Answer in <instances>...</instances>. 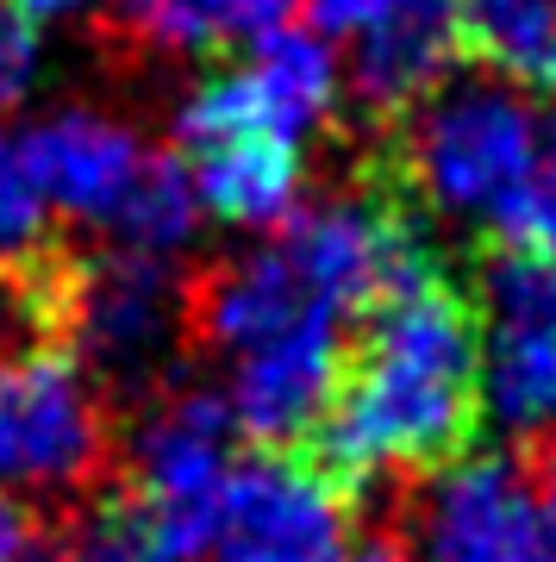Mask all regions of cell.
<instances>
[{"label": "cell", "mask_w": 556, "mask_h": 562, "mask_svg": "<svg viewBox=\"0 0 556 562\" xmlns=\"http://www.w3.org/2000/svg\"><path fill=\"white\" fill-rule=\"evenodd\" d=\"M481 425V331L476 301L444 269L400 281L363 313L344 350L338 394L313 431V462L344 487L388 469H425L469 450Z\"/></svg>", "instance_id": "6da1fadb"}, {"label": "cell", "mask_w": 556, "mask_h": 562, "mask_svg": "<svg viewBox=\"0 0 556 562\" xmlns=\"http://www.w3.org/2000/svg\"><path fill=\"white\" fill-rule=\"evenodd\" d=\"M537 132L525 88L488 76H444L400 125V157L419 201L500 232L537 169Z\"/></svg>", "instance_id": "7a4b0ae2"}, {"label": "cell", "mask_w": 556, "mask_h": 562, "mask_svg": "<svg viewBox=\"0 0 556 562\" xmlns=\"http://www.w3.org/2000/svg\"><path fill=\"white\" fill-rule=\"evenodd\" d=\"M188 325L169 257L144 250H100L81 262H51L44 281V344L81 362V375L144 382Z\"/></svg>", "instance_id": "3957f363"}, {"label": "cell", "mask_w": 556, "mask_h": 562, "mask_svg": "<svg viewBox=\"0 0 556 562\" xmlns=\"http://www.w3.org/2000/svg\"><path fill=\"white\" fill-rule=\"evenodd\" d=\"M238 469V419L219 387H163L132 425V506L176 562H200Z\"/></svg>", "instance_id": "277c9868"}, {"label": "cell", "mask_w": 556, "mask_h": 562, "mask_svg": "<svg viewBox=\"0 0 556 562\" xmlns=\"http://www.w3.org/2000/svg\"><path fill=\"white\" fill-rule=\"evenodd\" d=\"M344 88L338 50L319 32H294L276 25L251 38L244 63L207 76L181 101L176 113V144L200 150L219 138H276V144H307L319 125L332 120Z\"/></svg>", "instance_id": "5b68a950"}, {"label": "cell", "mask_w": 556, "mask_h": 562, "mask_svg": "<svg viewBox=\"0 0 556 562\" xmlns=\"http://www.w3.org/2000/svg\"><path fill=\"white\" fill-rule=\"evenodd\" d=\"M351 487L300 450H263L232 469L200 562H351Z\"/></svg>", "instance_id": "8992f818"}, {"label": "cell", "mask_w": 556, "mask_h": 562, "mask_svg": "<svg viewBox=\"0 0 556 562\" xmlns=\"http://www.w3.org/2000/svg\"><path fill=\"white\" fill-rule=\"evenodd\" d=\"M481 413L507 431H556V262L494 250L481 269Z\"/></svg>", "instance_id": "52a82bcc"}, {"label": "cell", "mask_w": 556, "mask_h": 562, "mask_svg": "<svg viewBox=\"0 0 556 562\" xmlns=\"http://www.w3.org/2000/svg\"><path fill=\"white\" fill-rule=\"evenodd\" d=\"M100 443V401L76 357L57 344L0 350V494L88 482Z\"/></svg>", "instance_id": "ba28073f"}, {"label": "cell", "mask_w": 556, "mask_h": 562, "mask_svg": "<svg viewBox=\"0 0 556 562\" xmlns=\"http://www.w3.org/2000/svg\"><path fill=\"white\" fill-rule=\"evenodd\" d=\"M407 562H537V475L513 450L437 462L400 538Z\"/></svg>", "instance_id": "9c48e42d"}, {"label": "cell", "mask_w": 556, "mask_h": 562, "mask_svg": "<svg viewBox=\"0 0 556 562\" xmlns=\"http://www.w3.org/2000/svg\"><path fill=\"white\" fill-rule=\"evenodd\" d=\"M20 150H25V169L38 181L51 220H76V225H94V232H120L125 206L138 194L144 169H151V144L132 132V125L107 120L94 106H63L51 120L25 125L20 132Z\"/></svg>", "instance_id": "30bf717a"}, {"label": "cell", "mask_w": 556, "mask_h": 562, "mask_svg": "<svg viewBox=\"0 0 556 562\" xmlns=\"http://www.w3.org/2000/svg\"><path fill=\"white\" fill-rule=\"evenodd\" d=\"M344 375V325H307V331H288V338H269L257 350L232 357V375H225V406L238 431L263 443V450H281V443L313 438L325 406L338 394Z\"/></svg>", "instance_id": "8fae6325"}, {"label": "cell", "mask_w": 556, "mask_h": 562, "mask_svg": "<svg viewBox=\"0 0 556 562\" xmlns=\"http://www.w3.org/2000/svg\"><path fill=\"white\" fill-rule=\"evenodd\" d=\"M194 176L200 213H213L225 225H244V232H269L300 206V181H307V162H300V144H276V138H219L200 144V150H176Z\"/></svg>", "instance_id": "7c38bea8"}, {"label": "cell", "mask_w": 556, "mask_h": 562, "mask_svg": "<svg viewBox=\"0 0 556 562\" xmlns=\"http://www.w3.org/2000/svg\"><path fill=\"white\" fill-rule=\"evenodd\" d=\"M457 7L451 13H425V20L381 25L351 50V101L376 120H407L437 81L457 69Z\"/></svg>", "instance_id": "4fadbf2b"}, {"label": "cell", "mask_w": 556, "mask_h": 562, "mask_svg": "<svg viewBox=\"0 0 556 562\" xmlns=\"http://www.w3.org/2000/svg\"><path fill=\"white\" fill-rule=\"evenodd\" d=\"M300 0H113V32L132 50L200 57L219 44H251L288 25Z\"/></svg>", "instance_id": "5bb4252c"}, {"label": "cell", "mask_w": 556, "mask_h": 562, "mask_svg": "<svg viewBox=\"0 0 556 562\" xmlns=\"http://www.w3.org/2000/svg\"><path fill=\"white\" fill-rule=\"evenodd\" d=\"M457 44L525 94H556V0H457Z\"/></svg>", "instance_id": "9a60e30c"}, {"label": "cell", "mask_w": 556, "mask_h": 562, "mask_svg": "<svg viewBox=\"0 0 556 562\" xmlns=\"http://www.w3.org/2000/svg\"><path fill=\"white\" fill-rule=\"evenodd\" d=\"M194 225H200L194 176H188V162L176 150H157L138 181V194H132V206H125L120 232H113V244L120 250H144V257H176L181 244L194 238Z\"/></svg>", "instance_id": "2e32d148"}, {"label": "cell", "mask_w": 556, "mask_h": 562, "mask_svg": "<svg viewBox=\"0 0 556 562\" xmlns=\"http://www.w3.org/2000/svg\"><path fill=\"white\" fill-rule=\"evenodd\" d=\"M38 257H51V206L25 169L20 132H0V262L25 269Z\"/></svg>", "instance_id": "e0dca14e"}, {"label": "cell", "mask_w": 556, "mask_h": 562, "mask_svg": "<svg viewBox=\"0 0 556 562\" xmlns=\"http://www.w3.org/2000/svg\"><path fill=\"white\" fill-rule=\"evenodd\" d=\"M57 562H176V557L157 543L151 519L132 506V494H113V501L88 506L76 519Z\"/></svg>", "instance_id": "ac0fdd59"}, {"label": "cell", "mask_w": 556, "mask_h": 562, "mask_svg": "<svg viewBox=\"0 0 556 562\" xmlns=\"http://www.w3.org/2000/svg\"><path fill=\"white\" fill-rule=\"evenodd\" d=\"M500 238L556 262V113L544 120V132H537V169H532V181H525L519 206L507 213V225H500Z\"/></svg>", "instance_id": "d6986e66"}, {"label": "cell", "mask_w": 556, "mask_h": 562, "mask_svg": "<svg viewBox=\"0 0 556 562\" xmlns=\"http://www.w3.org/2000/svg\"><path fill=\"white\" fill-rule=\"evenodd\" d=\"M451 7H457V0H307L319 38H351V44L369 38V32H381V25L451 13Z\"/></svg>", "instance_id": "ffe728a7"}, {"label": "cell", "mask_w": 556, "mask_h": 562, "mask_svg": "<svg viewBox=\"0 0 556 562\" xmlns=\"http://www.w3.org/2000/svg\"><path fill=\"white\" fill-rule=\"evenodd\" d=\"M32 81H38V25L0 0V113H13L32 94Z\"/></svg>", "instance_id": "44dd1931"}, {"label": "cell", "mask_w": 556, "mask_h": 562, "mask_svg": "<svg viewBox=\"0 0 556 562\" xmlns=\"http://www.w3.org/2000/svg\"><path fill=\"white\" fill-rule=\"evenodd\" d=\"M0 562H57L44 550L38 525L25 519V506L13 494H0Z\"/></svg>", "instance_id": "7402d4cb"}, {"label": "cell", "mask_w": 556, "mask_h": 562, "mask_svg": "<svg viewBox=\"0 0 556 562\" xmlns=\"http://www.w3.org/2000/svg\"><path fill=\"white\" fill-rule=\"evenodd\" d=\"M537 562H556V469L537 482Z\"/></svg>", "instance_id": "603a6c76"}]
</instances>
